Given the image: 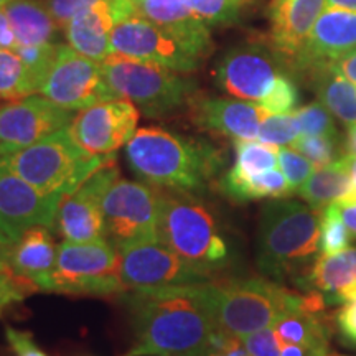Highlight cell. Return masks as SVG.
<instances>
[{
    "label": "cell",
    "mask_w": 356,
    "mask_h": 356,
    "mask_svg": "<svg viewBox=\"0 0 356 356\" xmlns=\"http://www.w3.org/2000/svg\"><path fill=\"white\" fill-rule=\"evenodd\" d=\"M106 239L118 249L157 243L160 195L145 181L115 178L102 200Z\"/></svg>",
    "instance_id": "cell-9"
},
{
    "label": "cell",
    "mask_w": 356,
    "mask_h": 356,
    "mask_svg": "<svg viewBox=\"0 0 356 356\" xmlns=\"http://www.w3.org/2000/svg\"><path fill=\"white\" fill-rule=\"evenodd\" d=\"M6 338L15 356H48L33 340L32 333L17 330L13 327H6Z\"/></svg>",
    "instance_id": "cell-43"
},
{
    "label": "cell",
    "mask_w": 356,
    "mask_h": 356,
    "mask_svg": "<svg viewBox=\"0 0 356 356\" xmlns=\"http://www.w3.org/2000/svg\"><path fill=\"white\" fill-rule=\"evenodd\" d=\"M190 109L198 127L233 140H256L262 119L267 114L257 102L208 96H195Z\"/></svg>",
    "instance_id": "cell-21"
},
{
    "label": "cell",
    "mask_w": 356,
    "mask_h": 356,
    "mask_svg": "<svg viewBox=\"0 0 356 356\" xmlns=\"http://www.w3.org/2000/svg\"><path fill=\"white\" fill-rule=\"evenodd\" d=\"M38 92L68 111H83L99 102L118 99L106 81L102 63L61 43H58L56 55Z\"/></svg>",
    "instance_id": "cell-10"
},
{
    "label": "cell",
    "mask_w": 356,
    "mask_h": 356,
    "mask_svg": "<svg viewBox=\"0 0 356 356\" xmlns=\"http://www.w3.org/2000/svg\"><path fill=\"white\" fill-rule=\"evenodd\" d=\"M102 70L115 96L134 102L150 119L178 113L198 91L197 81L184 73L114 53L102 61Z\"/></svg>",
    "instance_id": "cell-7"
},
{
    "label": "cell",
    "mask_w": 356,
    "mask_h": 356,
    "mask_svg": "<svg viewBox=\"0 0 356 356\" xmlns=\"http://www.w3.org/2000/svg\"><path fill=\"white\" fill-rule=\"evenodd\" d=\"M343 149L348 155H356V124L355 126H348L343 140Z\"/></svg>",
    "instance_id": "cell-48"
},
{
    "label": "cell",
    "mask_w": 356,
    "mask_h": 356,
    "mask_svg": "<svg viewBox=\"0 0 356 356\" xmlns=\"http://www.w3.org/2000/svg\"><path fill=\"white\" fill-rule=\"evenodd\" d=\"M58 43H44V44H17V48L13 51L19 55L26 68L30 70V73L33 74L35 81L42 84L44 74H47L48 68H50L53 58L56 55Z\"/></svg>",
    "instance_id": "cell-38"
},
{
    "label": "cell",
    "mask_w": 356,
    "mask_h": 356,
    "mask_svg": "<svg viewBox=\"0 0 356 356\" xmlns=\"http://www.w3.org/2000/svg\"><path fill=\"white\" fill-rule=\"evenodd\" d=\"M126 159L145 184L191 195H203L222 165L208 142L157 126L137 129L126 145Z\"/></svg>",
    "instance_id": "cell-2"
},
{
    "label": "cell",
    "mask_w": 356,
    "mask_h": 356,
    "mask_svg": "<svg viewBox=\"0 0 356 356\" xmlns=\"http://www.w3.org/2000/svg\"><path fill=\"white\" fill-rule=\"evenodd\" d=\"M197 356H249V355H248V351L244 350V346H241V348H236L233 351H220V350L208 348V350H204L203 353H200Z\"/></svg>",
    "instance_id": "cell-49"
},
{
    "label": "cell",
    "mask_w": 356,
    "mask_h": 356,
    "mask_svg": "<svg viewBox=\"0 0 356 356\" xmlns=\"http://www.w3.org/2000/svg\"><path fill=\"white\" fill-rule=\"evenodd\" d=\"M139 17L154 22L208 56L213 50L211 30L184 0H132Z\"/></svg>",
    "instance_id": "cell-23"
},
{
    "label": "cell",
    "mask_w": 356,
    "mask_h": 356,
    "mask_svg": "<svg viewBox=\"0 0 356 356\" xmlns=\"http://www.w3.org/2000/svg\"><path fill=\"white\" fill-rule=\"evenodd\" d=\"M50 292L68 296H122L121 256L109 241L58 244Z\"/></svg>",
    "instance_id": "cell-8"
},
{
    "label": "cell",
    "mask_w": 356,
    "mask_h": 356,
    "mask_svg": "<svg viewBox=\"0 0 356 356\" xmlns=\"http://www.w3.org/2000/svg\"><path fill=\"white\" fill-rule=\"evenodd\" d=\"M338 207H340V213H341V218H343L345 225L348 226L351 234L356 236V198L338 202Z\"/></svg>",
    "instance_id": "cell-47"
},
{
    "label": "cell",
    "mask_w": 356,
    "mask_h": 356,
    "mask_svg": "<svg viewBox=\"0 0 356 356\" xmlns=\"http://www.w3.org/2000/svg\"><path fill=\"white\" fill-rule=\"evenodd\" d=\"M8 241H10V239H8V238H7V236H6V234H3V233H2V231H0V246H3V244H7Z\"/></svg>",
    "instance_id": "cell-52"
},
{
    "label": "cell",
    "mask_w": 356,
    "mask_h": 356,
    "mask_svg": "<svg viewBox=\"0 0 356 356\" xmlns=\"http://www.w3.org/2000/svg\"><path fill=\"white\" fill-rule=\"evenodd\" d=\"M132 0H99L84 8L65 26V37L73 50L102 63L111 53V35L121 22L136 17Z\"/></svg>",
    "instance_id": "cell-19"
},
{
    "label": "cell",
    "mask_w": 356,
    "mask_h": 356,
    "mask_svg": "<svg viewBox=\"0 0 356 356\" xmlns=\"http://www.w3.org/2000/svg\"><path fill=\"white\" fill-rule=\"evenodd\" d=\"M297 193L310 208L320 213L328 204L353 197V185L345 168L335 160L332 165L317 168Z\"/></svg>",
    "instance_id": "cell-28"
},
{
    "label": "cell",
    "mask_w": 356,
    "mask_h": 356,
    "mask_svg": "<svg viewBox=\"0 0 356 356\" xmlns=\"http://www.w3.org/2000/svg\"><path fill=\"white\" fill-rule=\"evenodd\" d=\"M114 157L89 154L66 127L19 152L0 157V162L43 193L63 198Z\"/></svg>",
    "instance_id": "cell-6"
},
{
    "label": "cell",
    "mask_w": 356,
    "mask_h": 356,
    "mask_svg": "<svg viewBox=\"0 0 356 356\" xmlns=\"http://www.w3.org/2000/svg\"><path fill=\"white\" fill-rule=\"evenodd\" d=\"M61 197L47 195L0 162V231L10 241L35 226L51 228Z\"/></svg>",
    "instance_id": "cell-17"
},
{
    "label": "cell",
    "mask_w": 356,
    "mask_h": 356,
    "mask_svg": "<svg viewBox=\"0 0 356 356\" xmlns=\"http://www.w3.org/2000/svg\"><path fill=\"white\" fill-rule=\"evenodd\" d=\"M115 178H119V168L114 157L97 168L76 190L61 198L56 226L65 241H108L102 200Z\"/></svg>",
    "instance_id": "cell-13"
},
{
    "label": "cell",
    "mask_w": 356,
    "mask_h": 356,
    "mask_svg": "<svg viewBox=\"0 0 356 356\" xmlns=\"http://www.w3.org/2000/svg\"><path fill=\"white\" fill-rule=\"evenodd\" d=\"M356 50V12L327 7L312 26L291 71L310 74Z\"/></svg>",
    "instance_id": "cell-18"
},
{
    "label": "cell",
    "mask_w": 356,
    "mask_h": 356,
    "mask_svg": "<svg viewBox=\"0 0 356 356\" xmlns=\"http://www.w3.org/2000/svg\"><path fill=\"white\" fill-rule=\"evenodd\" d=\"M348 254H350V259L353 262L355 269H356V249H348Z\"/></svg>",
    "instance_id": "cell-51"
},
{
    "label": "cell",
    "mask_w": 356,
    "mask_h": 356,
    "mask_svg": "<svg viewBox=\"0 0 356 356\" xmlns=\"http://www.w3.org/2000/svg\"><path fill=\"white\" fill-rule=\"evenodd\" d=\"M284 68L269 44L244 43L221 56L213 76L226 95L259 104Z\"/></svg>",
    "instance_id": "cell-12"
},
{
    "label": "cell",
    "mask_w": 356,
    "mask_h": 356,
    "mask_svg": "<svg viewBox=\"0 0 356 356\" xmlns=\"http://www.w3.org/2000/svg\"><path fill=\"white\" fill-rule=\"evenodd\" d=\"M320 238L318 211L289 198L270 200L261 213L257 267L277 280L304 273L317 259Z\"/></svg>",
    "instance_id": "cell-5"
},
{
    "label": "cell",
    "mask_w": 356,
    "mask_h": 356,
    "mask_svg": "<svg viewBox=\"0 0 356 356\" xmlns=\"http://www.w3.org/2000/svg\"><path fill=\"white\" fill-rule=\"evenodd\" d=\"M73 111L44 96H26L0 106V157L37 144L44 137L70 127Z\"/></svg>",
    "instance_id": "cell-14"
},
{
    "label": "cell",
    "mask_w": 356,
    "mask_h": 356,
    "mask_svg": "<svg viewBox=\"0 0 356 356\" xmlns=\"http://www.w3.org/2000/svg\"><path fill=\"white\" fill-rule=\"evenodd\" d=\"M318 101L346 126L356 124V86L333 63L320 66L309 74Z\"/></svg>",
    "instance_id": "cell-26"
},
{
    "label": "cell",
    "mask_w": 356,
    "mask_h": 356,
    "mask_svg": "<svg viewBox=\"0 0 356 356\" xmlns=\"http://www.w3.org/2000/svg\"><path fill=\"white\" fill-rule=\"evenodd\" d=\"M204 284L122 293L136 345L126 356H197L218 333Z\"/></svg>",
    "instance_id": "cell-1"
},
{
    "label": "cell",
    "mask_w": 356,
    "mask_h": 356,
    "mask_svg": "<svg viewBox=\"0 0 356 356\" xmlns=\"http://www.w3.org/2000/svg\"><path fill=\"white\" fill-rule=\"evenodd\" d=\"M137 106L118 97L79 111L68 129L73 139L89 154L109 157L127 145L137 131Z\"/></svg>",
    "instance_id": "cell-16"
},
{
    "label": "cell",
    "mask_w": 356,
    "mask_h": 356,
    "mask_svg": "<svg viewBox=\"0 0 356 356\" xmlns=\"http://www.w3.org/2000/svg\"><path fill=\"white\" fill-rule=\"evenodd\" d=\"M300 132L297 126L296 115L291 114H266L259 126V134L257 139L264 144L286 147L292 145L293 142L299 139Z\"/></svg>",
    "instance_id": "cell-36"
},
{
    "label": "cell",
    "mask_w": 356,
    "mask_h": 356,
    "mask_svg": "<svg viewBox=\"0 0 356 356\" xmlns=\"http://www.w3.org/2000/svg\"><path fill=\"white\" fill-rule=\"evenodd\" d=\"M3 10L19 44L55 43L60 26L43 0H12Z\"/></svg>",
    "instance_id": "cell-25"
},
{
    "label": "cell",
    "mask_w": 356,
    "mask_h": 356,
    "mask_svg": "<svg viewBox=\"0 0 356 356\" xmlns=\"http://www.w3.org/2000/svg\"><path fill=\"white\" fill-rule=\"evenodd\" d=\"M299 88L286 73H280L267 95L262 97L259 106L269 114H291L299 108Z\"/></svg>",
    "instance_id": "cell-35"
},
{
    "label": "cell",
    "mask_w": 356,
    "mask_h": 356,
    "mask_svg": "<svg viewBox=\"0 0 356 356\" xmlns=\"http://www.w3.org/2000/svg\"><path fill=\"white\" fill-rule=\"evenodd\" d=\"M38 291L37 287L32 286L26 280L20 279L10 269L0 273V315L6 312L8 307L13 304H19L25 299L26 296Z\"/></svg>",
    "instance_id": "cell-40"
},
{
    "label": "cell",
    "mask_w": 356,
    "mask_h": 356,
    "mask_svg": "<svg viewBox=\"0 0 356 356\" xmlns=\"http://www.w3.org/2000/svg\"><path fill=\"white\" fill-rule=\"evenodd\" d=\"M8 2H12V0H0V7H2V8H3V7H6V6H7V3H8Z\"/></svg>",
    "instance_id": "cell-54"
},
{
    "label": "cell",
    "mask_w": 356,
    "mask_h": 356,
    "mask_svg": "<svg viewBox=\"0 0 356 356\" xmlns=\"http://www.w3.org/2000/svg\"><path fill=\"white\" fill-rule=\"evenodd\" d=\"M325 2H327V7L356 12V0H325Z\"/></svg>",
    "instance_id": "cell-50"
},
{
    "label": "cell",
    "mask_w": 356,
    "mask_h": 356,
    "mask_svg": "<svg viewBox=\"0 0 356 356\" xmlns=\"http://www.w3.org/2000/svg\"><path fill=\"white\" fill-rule=\"evenodd\" d=\"M328 356H345V355H335V353H330Z\"/></svg>",
    "instance_id": "cell-55"
},
{
    "label": "cell",
    "mask_w": 356,
    "mask_h": 356,
    "mask_svg": "<svg viewBox=\"0 0 356 356\" xmlns=\"http://www.w3.org/2000/svg\"><path fill=\"white\" fill-rule=\"evenodd\" d=\"M121 277L127 291L210 282L213 277L195 269L163 243H147L119 251Z\"/></svg>",
    "instance_id": "cell-15"
},
{
    "label": "cell",
    "mask_w": 356,
    "mask_h": 356,
    "mask_svg": "<svg viewBox=\"0 0 356 356\" xmlns=\"http://www.w3.org/2000/svg\"><path fill=\"white\" fill-rule=\"evenodd\" d=\"M333 66H335L350 83H353L356 86V50L348 53V55L341 56L340 60H337L335 63H333Z\"/></svg>",
    "instance_id": "cell-46"
},
{
    "label": "cell",
    "mask_w": 356,
    "mask_h": 356,
    "mask_svg": "<svg viewBox=\"0 0 356 356\" xmlns=\"http://www.w3.org/2000/svg\"><path fill=\"white\" fill-rule=\"evenodd\" d=\"M184 3L208 26L241 22L249 0H184Z\"/></svg>",
    "instance_id": "cell-32"
},
{
    "label": "cell",
    "mask_w": 356,
    "mask_h": 356,
    "mask_svg": "<svg viewBox=\"0 0 356 356\" xmlns=\"http://www.w3.org/2000/svg\"><path fill=\"white\" fill-rule=\"evenodd\" d=\"M160 243L210 277L231 264V249L216 213L200 195L159 188Z\"/></svg>",
    "instance_id": "cell-4"
},
{
    "label": "cell",
    "mask_w": 356,
    "mask_h": 356,
    "mask_svg": "<svg viewBox=\"0 0 356 356\" xmlns=\"http://www.w3.org/2000/svg\"><path fill=\"white\" fill-rule=\"evenodd\" d=\"M43 2L47 3L48 10H50L58 26L65 30V26L68 25L71 19H74L84 8L95 6L99 0H43Z\"/></svg>",
    "instance_id": "cell-42"
},
{
    "label": "cell",
    "mask_w": 356,
    "mask_h": 356,
    "mask_svg": "<svg viewBox=\"0 0 356 356\" xmlns=\"http://www.w3.org/2000/svg\"><path fill=\"white\" fill-rule=\"evenodd\" d=\"M220 188L222 195L234 203L289 198L293 195L286 175L279 168H273L259 175H244L231 167L220 180Z\"/></svg>",
    "instance_id": "cell-24"
},
{
    "label": "cell",
    "mask_w": 356,
    "mask_h": 356,
    "mask_svg": "<svg viewBox=\"0 0 356 356\" xmlns=\"http://www.w3.org/2000/svg\"><path fill=\"white\" fill-rule=\"evenodd\" d=\"M338 140L323 136H299L292 147L314 163L315 168L332 165L338 160Z\"/></svg>",
    "instance_id": "cell-37"
},
{
    "label": "cell",
    "mask_w": 356,
    "mask_h": 356,
    "mask_svg": "<svg viewBox=\"0 0 356 356\" xmlns=\"http://www.w3.org/2000/svg\"><path fill=\"white\" fill-rule=\"evenodd\" d=\"M293 115H296L300 136H323L340 139L332 113L322 102H310L304 108L293 111Z\"/></svg>",
    "instance_id": "cell-34"
},
{
    "label": "cell",
    "mask_w": 356,
    "mask_h": 356,
    "mask_svg": "<svg viewBox=\"0 0 356 356\" xmlns=\"http://www.w3.org/2000/svg\"><path fill=\"white\" fill-rule=\"evenodd\" d=\"M305 282L341 304L346 292L356 284V269L348 249L338 254H320L305 275Z\"/></svg>",
    "instance_id": "cell-27"
},
{
    "label": "cell",
    "mask_w": 356,
    "mask_h": 356,
    "mask_svg": "<svg viewBox=\"0 0 356 356\" xmlns=\"http://www.w3.org/2000/svg\"><path fill=\"white\" fill-rule=\"evenodd\" d=\"M273 328L277 333L279 340L284 343L300 345L317 351H328V328L317 312H289L273 325Z\"/></svg>",
    "instance_id": "cell-29"
},
{
    "label": "cell",
    "mask_w": 356,
    "mask_h": 356,
    "mask_svg": "<svg viewBox=\"0 0 356 356\" xmlns=\"http://www.w3.org/2000/svg\"><path fill=\"white\" fill-rule=\"evenodd\" d=\"M38 92V84L24 60L12 50L0 48V99H20Z\"/></svg>",
    "instance_id": "cell-30"
},
{
    "label": "cell",
    "mask_w": 356,
    "mask_h": 356,
    "mask_svg": "<svg viewBox=\"0 0 356 356\" xmlns=\"http://www.w3.org/2000/svg\"><path fill=\"white\" fill-rule=\"evenodd\" d=\"M279 167L286 175L293 193H297L300 186L309 180L312 173L317 170L309 159L297 150L287 149V147L279 149Z\"/></svg>",
    "instance_id": "cell-39"
},
{
    "label": "cell",
    "mask_w": 356,
    "mask_h": 356,
    "mask_svg": "<svg viewBox=\"0 0 356 356\" xmlns=\"http://www.w3.org/2000/svg\"><path fill=\"white\" fill-rule=\"evenodd\" d=\"M320 251L322 254H338L350 248L351 231L341 218L338 203H332L320 211Z\"/></svg>",
    "instance_id": "cell-33"
},
{
    "label": "cell",
    "mask_w": 356,
    "mask_h": 356,
    "mask_svg": "<svg viewBox=\"0 0 356 356\" xmlns=\"http://www.w3.org/2000/svg\"><path fill=\"white\" fill-rule=\"evenodd\" d=\"M58 246L47 226L26 229L15 241L0 246V256L8 269L38 291L50 292Z\"/></svg>",
    "instance_id": "cell-22"
},
{
    "label": "cell",
    "mask_w": 356,
    "mask_h": 356,
    "mask_svg": "<svg viewBox=\"0 0 356 356\" xmlns=\"http://www.w3.org/2000/svg\"><path fill=\"white\" fill-rule=\"evenodd\" d=\"M325 6V0H270V32L267 44L289 71Z\"/></svg>",
    "instance_id": "cell-20"
},
{
    "label": "cell",
    "mask_w": 356,
    "mask_h": 356,
    "mask_svg": "<svg viewBox=\"0 0 356 356\" xmlns=\"http://www.w3.org/2000/svg\"><path fill=\"white\" fill-rule=\"evenodd\" d=\"M249 356H280V340L273 325L239 338Z\"/></svg>",
    "instance_id": "cell-41"
},
{
    "label": "cell",
    "mask_w": 356,
    "mask_h": 356,
    "mask_svg": "<svg viewBox=\"0 0 356 356\" xmlns=\"http://www.w3.org/2000/svg\"><path fill=\"white\" fill-rule=\"evenodd\" d=\"M204 287L218 332L236 338L270 327L289 312L310 310L320 314L325 309L322 293L300 296L274 280H210Z\"/></svg>",
    "instance_id": "cell-3"
},
{
    "label": "cell",
    "mask_w": 356,
    "mask_h": 356,
    "mask_svg": "<svg viewBox=\"0 0 356 356\" xmlns=\"http://www.w3.org/2000/svg\"><path fill=\"white\" fill-rule=\"evenodd\" d=\"M234 170L244 175H259L279 165V150L275 145L257 140H234Z\"/></svg>",
    "instance_id": "cell-31"
},
{
    "label": "cell",
    "mask_w": 356,
    "mask_h": 356,
    "mask_svg": "<svg viewBox=\"0 0 356 356\" xmlns=\"http://www.w3.org/2000/svg\"><path fill=\"white\" fill-rule=\"evenodd\" d=\"M8 267H7V264H6V261L2 259V256H0V273H2V270H7Z\"/></svg>",
    "instance_id": "cell-53"
},
{
    "label": "cell",
    "mask_w": 356,
    "mask_h": 356,
    "mask_svg": "<svg viewBox=\"0 0 356 356\" xmlns=\"http://www.w3.org/2000/svg\"><path fill=\"white\" fill-rule=\"evenodd\" d=\"M335 322L346 343L356 346V300L343 302V305L337 310Z\"/></svg>",
    "instance_id": "cell-44"
},
{
    "label": "cell",
    "mask_w": 356,
    "mask_h": 356,
    "mask_svg": "<svg viewBox=\"0 0 356 356\" xmlns=\"http://www.w3.org/2000/svg\"><path fill=\"white\" fill-rule=\"evenodd\" d=\"M111 53L190 74L204 61L203 53L144 17H131L113 30Z\"/></svg>",
    "instance_id": "cell-11"
},
{
    "label": "cell",
    "mask_w": 356,
    "mask_h": 356,
    "mask_svg": "<svg viewBox=\"0 0 356 356\" xmlns=\"http://www.w3.org/2000/svg\"><path fill=\"white\" fill-rule=\"evenodd\" d=\"M17 40L15 35H13L12 25L10 22L7 19V13L0 7V48L2 50H15L17 48Z\"/></svg>",
    "instance_id": "cell-45"
}]
</instances>
